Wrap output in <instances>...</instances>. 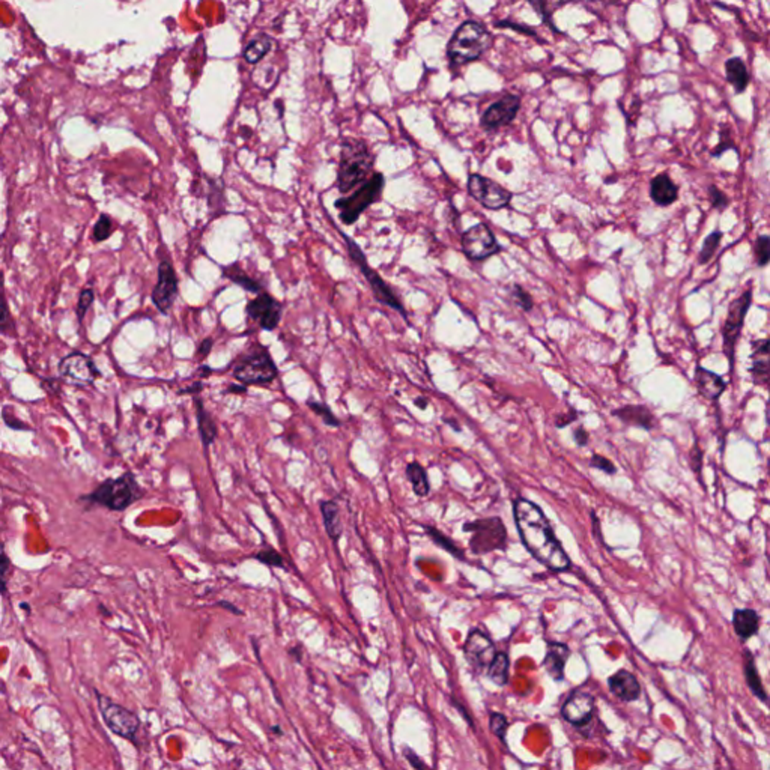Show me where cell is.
Instances as JSON below:
<instances>
[{"label": "cell", "mask_w": 770, "mask_h": 770, "mask_svg": "<svg viewBox=\"0 0 770 770\" xmlns=\"http://www.w3.org/2000/svg\"><path fill=\"white\" fill-rule=\"evenodd\" d=\"M414 405H415L417 408H420V409H426L427 405H429V402H427V399H426V397H417L415 401H414Z\"/></svg>", "instance_id": "be15d7a7"}, {"label": "cell", "mask_w": 770, "mask_h": 770, "mask_svg": "<svg viewBox=\"0 0 770 770\" xmlns=\"http://www.w3.org/2000/svg\"><path fill=\"white\" fill-rule=\"evenodd\" d=\"M404 754H405L406 760L409 762V764H411L415 770H431V769H429V767L422 762V760H420V757L413 751V749L405 748V749H404Z\"/></svg>", "instance_id": "816d5d0a"}, {"label": "cell", "mask_w": 770, "mask_h": 770, "mask_svg": "<svg viewBox=\"0 0 770 770\" xmlns=\"http://www.w3.org/2000/svg\"><path fill=\"white\" fill-rule=\"evenodd\" d=\"M94 303V292L89 291V289H86V291L82 292V295H80V299H78V306H77V316L80 321L85 318L87 308L91 307V304Z\"/></svg>", "instance_id": "f907efd6"}, {"label": "cell", "mask_w": 770, "mask_h": 770, "mask_svg": "<svg viewBox=\"0 0 770 770\" xmlns=\"http://www.w3.org/2000/svg\"><path fill=\"white\" fill-rule=\"evenodd\" d=\"M613 415L626 426L643 427L646 431L655 427V415L646 405H625L614 409Z\"/></svg>", "instance_id": "44dd1931"}, {"label": "cell", "mask_w": 770, "mask_h": 770, "mask_svg": "<svg viewBox=\"0 0 770 770\" xmlns=\"http://www.w3.org/2000/svg\"><path fill=\"white\" fill-rule=\"evenodd\" d=\"M59 373L68 384L76 387L91 385L98 376H101L92 359L83 352H71L64 357L59 363Z\"/></svg>", "instance_id": "4fadbf2b"}, {"label": "cell", "mask_w": 770, "mask_h": 770, "mask_svg": "<svg viewBox=\"0 0 770 770\" xmlns=\"http://www.w3.org/2000/svg\"><path fill=\"white\" fill-rule=\"evenodd\" d=\"M289 655H291V656L294 657V661H295V662H301V661H303V650H301V647H299V646L289 648Z\"/></svg>", "instance_id": "680465c9"}, {"label": "cell", "mask_w": 770, "mask_h": 770, "mask_svg": "<svg viewBox=\"0 0 770 770\" xmlns=\"http://www.w3.org/2000/svg\"><path fill=\"white\" fill-rule=\"evenodd\" d=\"M573 438H575V443L579 445V447H585L588 444V432L585 431L584 427H578L573 431Z\"/></svg>", "instance_id": "11a10c76"}, {"label": "cell", "mask_w": 770, "mask_h": 770, "mask_svg": "<svg viewBox=\"0 0 770 770\" xmlns=\"http://www.w3.org/2000/svg\"><path fill=\"white\" fill-rule=\"evenodd\" d=\"M217 605H218V606H222V608H224V609H227V611H231V613H234V614H236V615H243L241 609H238V606H235V605L231 604V602H227V601H220V602H217Z\"/></svg>", "instance_id": "6f0895ef"}, {"label": "cell", "mask_w": 770, "mask_h": 770, "mask_svg": "<svg viewBox=\"0 0 770 770\" xmlns=\"http://www.w3.org/2000/svg\"><path fill=\"white\" fill-rule=\"evenodd\" d=\"M227 392H229V393H245V392H247V387H245V385H235V384H232V385H229Z\"/></svg>", "instance_id": "91938a15"}, {"label": "cell", "mask_w": 770, "mask_h": 770, "mask_svg": "<svg viewBox=\"0 0 770 770\" xmlns=\"http://www.w3.org/2000/svg\"><path fill=\"white\" fill-rule=\"evenodd\" d=\"M452 701H453L455 707H456V708H459V712H461V713H462V715L465 716V719H466V722H468L469 725H471V727H473V719H471V716H468V715H466V712H465V708H464V707H462L461 704H459V703H456V701H455V699H452Z\"/></svg>", "instance_id": "94428289"}, {"label": "cell", "mask_w": 770, "mask_h": 770, "mask_svg": "<svg viewBox=\"0 0 770 770\" xmlns=\"http://www.w3.org/2000/svg\"><path fill=\"white\" fill-rule=\"evenodd\" d=\"M563 5H564V2H532V6L539 13L540 18L543 20V22L546 23V26L551 27L552 32H557V34H562V32H559L558 29L552 24L551 15H552V13L555 11L557 8H562Z\"/></svg>", "instance_id": "8d00e7d4"}, {"label": "cell", "mask_w": 770, "mask_h": 770, "mask_svg": "<svg viewBox=\"0 0 770 770\" xmlns=\"http://www.w3.org/2000/svg\"><path fill=\"white\" fill-rule=\"evenodd\" d=\"M278 375V369L268 349L259 346L244 357L234 369V376L243 385L271 384Z\"/></svg>", "instance_id": "ba28073f"}, {"label": "cell", "mask_w": 770, "mask_h": 770, "mask_svg": "<svg viewBox=\"0 0 770 770\" xmlns=\"http://www.w3.org/2000/svg\"><path fill=\"white\" fill-rule=\"evenodd\" d=\"M608 687L613 695L626 703L636 701L641 695V686L638 678L627 669H620L614 676L608 678Z\"/></svg>", "instance_id": "d6986e66"}, {"label": "cell", "mask_w": 770, "mask_h": 770, "mask_svg": "<svg viewBox=\"0 0 770 770\" xmlns=\"http://www.w3.org/2000/svg\"><path fill=\"white\" fill-rule=\"evenodd\" d=\"M513 518L522 543L539 563L552 572H566L572 567L563 545L557 539L543 510L527 498L513 501Z\"/></svg>", "instance_id": "6da1fadb"}, {"label": "cell", "mask_w": 770, "mask_h": 770, "mask_svg": "<svg viewBox=\"0 0 770 770\" xmlns=\"http://www.w3.org/2000/svg\"><path fill=\"white\" fill-rule=\"evenodd\" d=\"M489 727H491V732L499 739V740H506V733H507V728H508V721L507 718L503 715V713H491V719H489Z\"/></svg>", "instance_id": "ee69618b"}, {"label": "cell", "mask_w": 770, "mask_h": 770, "mask_svg": "<svg viewBox=\"0 0 770 770\" xmlns=\"http://www.w3.org/2000/svg\"><path fill=\"white\" fill-rule=\"evenodd\" d=\"M247 315L259 322L262 329L273 331L282 319V304L274 297L261 292L247 304Z\"/></svg>", "instance_id": "e0dca14e"}, {"label": "cell", "mask_w": 770, "mask_h": 770, "mask_svg": "<svg viewBox=\"0 0 770 770\" xmlns=\"http://www.w3.org/2000/svg\"><path fill=\"white\" fill-rule=\"evenodd\" d=\"M464 532L471 533L469 549L476 555H485L494 551H503L507 542V529L498 516L476 519L464 524Z\"/></svg>", "instance_id": "8992f818"}, {"label": "cell", "mask_w": 770, "mask_h": 770, "mask_svg": "<svg viewBox=\"0 0 770 770\" xmlns=\"http://www.w3.org/2000/svg\"><path fill=\"white\" fill-rule=\"evenodd\" d=\"M596 710L594 697L584 691H575L567 697L562 707V715L569 724L584 728L593 721Z\"/></svg>", "instance_id": "9a60e30c"}, {"label": "cell", "mask_w": 770, "mask_h": 770, "mask_svg": "<svg viewBox=\"0 0 770 770\" xmlns=\"http://www.w3.org/2000/svg\"><path fill=\"white\" fill-rule=\"evenodd\" d=\"M405 473H406V477L409 480V483H411L413 491L417 497L423 498V497H427L429 494H431V483H429L427 473H426V469L422 465H420L418 462L408 464Z\"/></svg>", "instance_id": "f546056e"}, {"label": "cell", "mask_w": 770, "mask_h": 770, "mask_svg": "<svg viewBox=\"0 0 770 770\" xmlns=\"http://www.w3.org/2000/svg\"><path fill=\"white\" fill-rule=\"evenodd\" d=\"M271 47H273V38L268 35H261L256 39H253V41L244 48L243 56L248 64L255 65L259 61H262V59L268 55L269 50H271Z\"/></svg>", "instance_id": "1f68e13d"}, {"label": "cell", "mask_w": 770, "mask_h": 770, "mask_svg": "<svg viewBox=\"0 0 770 770\" xmlns=\"http://www.w3.org/2000/svg\"><path fill=\"white\" fill-rule=\"evenodd\" d=\"M510 294H512V298L515 299V303H516L519 307H521V308L524 310V312H532L533 307H534L533 297L529 295L522 286L513 285L512 289H510Z\"/></svg>", "instance_id": "b9f144b4"}, {"label": "cell", "mask_w": 770, "mask_h": 770, "mask_svg": "<svg viewBox=\"0 0 770 770\" xmlns=\"http://www.w3.org/2000/svg\"><path fill=\"white\" fill-rule=\"evenodd\" d=\"M576 418H578V413L575 411V409H570L567 414H562V415H558L555 418V426L558 429H563L569 425H572L573 422H576Z\"/></svg>", "instance_id": "f5cc1de1"}, {"label": "cell", "mask_w": 770, "mask_h": 770, "mask_svg": "<svg viewBox=\"0 0 770 770\" xmlns=\"http://www.w3.org/2000/svg\"><path fill=\"white\" fill-rule=\"evenodd\" d=\"M570 656V650L566 644L563 643H549L548 644V652H546V656L543 659V666L546 671L549 673V676H551L554 680H557V682H559V680H563V674H564V666H566V662L567 659Z\"/></svg>", "instance_id": "cb8c5ba5"}, {"label": "cell", "mask_w": 770, "mask_h": 770, "mask_svg": "<svg viewBox=\"0 0 770 770\" xmlns=\"http://www.w3.org/2000/svg\"><path fill=\"white\" fill-rule=\"evenodd\" d=\"M345 243H346V247H348V253L349 256H351V259L354 261V264L359 268V271L363 273V276L366 277V280L370 285V289H372V292L376 298L378 303H381L390 308L396 310V312L401 313L405 319H406V312H405V307L402 304L401 299H399V297L394 294V291L392 289V286H388L383 277L379 276L375 269L369 265L367 259L363 253V250L358 247V244L355 241H352L351 238H349L346 234H342Z\"/></svg>", "instance_id": "52a82bcc"}, {"label": "cell", "mask_w": 770, "mask_h": 770, "mask_svg": "<svg viewBox=\"0 0 770 770\" xmlns=\"http://www.w3.org/2000/svg\"><path fill=\"white\" fill-rule=\"evenodd\" d=\"M143 497V491L131 473H127L117 478H107L99 483L91 494L80 498V501L91 503L106 507L115 512L133 506Z\"/></svg>", "instance_id": "277c9868"}, {"label": "cell", "mask_w": 770, "mask_h": 770, "mask_svg": "<svg viewBox=\"0 0 770 770\" xmlns=\"http://www.w3.org/2000/svg\"><path fill=\"white\" fill-rule=\"evenodd\" d=\"M375 155L366 142L354 137H346L342 142L340 163L337 172L338 192L346 194L357 185L364 184L372 176Z\"/></svg>", "instance_id": "7a4b0ae2"}, {"label": "cell", "mask_w": 770, "mask_h": 770, "mask_svg": "<svg viewBox=\"0 0 770 770\" xmlns=\"http://www.w3.org/2000/svg\"><path fill=\"white\" fill-rule=\"evenodd\" d=\"M11 576V559L0 548V593L5 594L8 590V579Z\"/></svg>", "instance_id": "bcb514c9"}, {"label": "cell", "mask_w": 770, "mask_h": 770, "mask_svg": "<svg viewBox=\"0 0 770 770\" xmlns=\"http://www.w3.org/2000/svg\"><path fill=\"white\" fill-rule=\"evenodd\" d=\"M3 420H5V423H6L9 427L15 429V431H31V427H29L26 423L20 422V420H17L15 417L9 418L6 414H3Z\"/></svg>", "instance_id": "db71d44e"}, {"label": "cell", "mask_w": 770, "mask_h": 770, "mask_svg": "<svg viewBox=\"0 0 770 770\" xmlns=\"http://www.w3.org/2000/svg\"><path fill=\"white\" fill-rule=\"evenodd\" d=\"M202 388H204V384H202V383H194L192 387H187L185 393H199Z\"/></svg>", "instance_id": "6125c7cd"}, {"label": "cell", "mask_w": 770, "mask_h": 770, "mask_svg": "<svg viewBox=\"0 0 770 770\" xmlns=\"http://www.w3.org/2000/svg\"><path fill=\"white\" fill-rule=\"evenodd\" d=\"M751 304H753V289H746V291L742 295H740L739 298H736L734 301L729 304L728 315H727V319H725V322L722 325L724 352L728 358L729 366H732V373H733V366H734L736 346H737V342L740 338V334H742L745 318H746V313H748L749 307H751Z\"/></svg>", "instance_id": "9c48e42d"}, {"label": "cell", "mask_w": 770, "mask_h": 770, "mask_svg": "<svg viewBox=\"0 0 770 770\" xmlns=\"http://www.w3.org/2000/svg\"><path fill=\"white\" fill-rule=\"evenodd\" d=\"M732 149L737 151V146H736L734 140L732 137V129H729L728 125H722L721 133H719V142L712 149V151H710V154H712V157L718 158V157H721L724 152L732 151Z\"/></svg>", "instance_id": "d590c367"}, {"label": "cell", "mask_w": 770, "mask_h": 770, "mask_svg": "<svg viewBox=\"0 0 770 770\" xmlns=\"http://www.w3.org/2000/svg\"><path fill=\"white\" fill-rule=\"evenodd\" d=\"M11 328H13V321H11V315H9V308H8L6 297H5L3 277L0 274V331H8V329Z\"/></svg>", "instance_id": "60d3db41"}, {"label": "cell", "mask_w": 770, "mask_h": 770, "mask_svg": "<svg viewBox=\"0 0 770 770\" xmlns=\"http://www.w3.org/2000/svg\"><path fill=\"white\" fill-rule=\"evenodd\" d=\"M464 653L466 661L474 668L487 669V666L494 661L497 650L494 643L489 639V636L485 632L480 631V629H473V631L466 636Z\"/></svg>", "instance_id": "ac0fdd59"}, {"label": "cell", "mask_w": 770, "mask_h": 770, "mask_svg": "<svg viewBox=\"0 0 770 770\" xmlns=\"http://www.w3.org/2000/svg\"><path fill=\"white\" fill-rule=\"evenodd\" d=\"M223 274H224L226 278L231 280V282H234L235 285L241 286L243 289H245V291H248V292H253V294L259 295L262 291V285L259 282H256L255 278L250 277L238 264H232V265L224 266Z\"/></svg>", "instance_id": "4dcf8cb0"}, {"label": "cell", "mask_w": 770, "mask_h": 770, "mask_svg": "<svg viewBox=\"0 0 770 770\" xmlns=\"http://www.w3.org/2000/svg\"><path fill=\"white\" fill-rule=\"evenodd\" d=\"M462 250L469 261L482 262L498 255L503 250V245L497 241L491 229L485 223H478L464 232Z\"/></svg>", "instance_id": "7c38bea8"}, {"label": "cell", "mask_w": 770, "mask_h": 770, "mask_svg": "<svg viewBox=\"0 0 770 770\" xmlns=\"http://www.w3.org/2000/svg\"><path fill=\"white\" fill-rule=\"evenodd\" d=\"M753 366L749 372L753 375L754 384L766 385L769 381V338H762L753 342Z\"/></svg>", "instance_id": "603a6c76"}, {"label": "cell", "mask_w": 770, "mask_h": 770, "mask_svg": "<svg viewBox=\"0 0 770 770\" xmlns=\"http://www.w3.org/2000/svg\"><path fill=\"white\" fill-rule=\"evenodd\" d=\"M494 24H495V27H499V29H512V31H516V32H519V34H524V35H528V36H532V38L537 39L539 43H545V41H542V39L539 38V35H537V32L534 31V29H533V27H529V26H527V24H522V23H513V22H510V20H498V22H495Z\"/></svg>", "instance_id": "7bdbcfd3"}, {"label": "cell", "mask_w": 770, "mask_h": 770, "mask_svg": "<svg viewBox=\"0 0 770 770\" xmlns=\"http://www.w3.org/2000/svg\"><path fill=\"white\" fill-rule=\"evenodd\" d=\"M271 732H274V733H276V736H282V734H283V732H282V728H280V727H277V725L271 727Z\"/></svg>", "instance_id": "03108f58"}, {"label": "cell", "mask_w": 770, "mask_h": 770, "mask_svg": "<svg viewBox=\"0 0 770 770\" xmlns=\"http://www.w3.org/2000/svg\"><path fill=\"white\" fill-rule=\"evenodd\" d=\"M319 508H321L324 527L328 537L337 543L343 534V525L340 522V508L337 503L333 501V499H325V501L319 503Z\"/></svg>", "instance_id": "4316f807"}, {"label": "cell", "mask_w": 770, "mask_h": 770, "mask_svg": "<svg viewBox=\"0 0 770 770\" xmlns=\"http://www.w3.org/2000/svg\"><path fill=\"white\" fill-rule=\"evenodd\" d=\"M199 370H201V376H202V378H205L206 375L211 373V367H208V366H201V367H199Z\"/></svg>", "instance_id": "e7e4bbea"}, {"label": "cell", "mask_w": 770, "mask_h": 770, "mask_svg": "<svg viewBox=\"0 0 770 770\" xmlns=\"http://www.w3.org/2000/svg\"><path fill=\"white\" fill-rule=\"evenodd\" d=\"M22 608H23V609H26V611H29V605H26V604H22Z\"/></svg>", "instance_id": "003e7915"}, {"label": "cell", "mask_w": 770, "mask_h": 770, "mask_svg": "<svg viewBox=\"0 0 770 770\" xmlns=\"http://www.w3.org/2000/svg\"><path fill=\"white\" fill-rule=\"evenodd\" d=\"M508 656L507 653L497 652L494 661L487 666V676L498 686H504L508 682Z\"/></svg>", "instance_id": "d6a6232c"}, {"label": "cell", "mask_w": 770, "mask_h": 770, "mask_svg": "<svg viewBox=\"0 0 770 770\" xmlns=\"http://www.w3.org/2000/svg\"><path fill=\"white\" fill-rule=\"evenodd\" d=\"M689 461H691V466L694 469V473L697 474V477L701 480V476H703V450L699 448V443L695 441L692 450H691V455H689Z\"/></svg>", "instance_id": "681fc988"}, {"label": "cell", "mask_w": 770, "mask_h": 770, "mask_svg": "<svg viewBox=\"0 0 770 770\" xmlns=\"http://www.w3.org/2000/svg\"><path fill=\"white\" fill-rule=\"evenodd\" d=\"M743 673H745V680L748 683V687L749 691H751L760 701L766 703L767 701V692L766 689L763 686V682H762V677H760L758 671H757V666H755V662H754V656L751 652H745V662H743Z\"/></svg>", "instance_id": "f1b7e54d"}, {"label": "cell", "mask_w": 770, "mask_h": 770, "mask_svg": "<svg viewBox=\"0 0 770 770\" xmlns=\"http://www.w3.org/2000/svg\"><path fill=\"white\" fill-rule=\"evenodd\" d=\"M307 406L312 409V411L322 418V422L327 425V426H331V427H338L340 426V420L334 415V413L331 411V408H329L328 405L322 404V402H315V401H308L307 402Z\"/></svg>", "instance_id": "74e56055"}, {"label": "cell", "mask_w": 770, "mask_h": 770, "mask_svg": "<svg viewBox=\"0 0 770 770\" xmlns=\"http://www.w3.org/2000/svg\"><path fill=\"white\" fill-rule=\"evenodd\" d=\"M519 108H521V95L506 94L485 110L480 124L486 131H495L498 128L512 124Z\"/></svg>", "instance_id": "5bb4252c"}, {"label": "cell", "mask_w": 770, "mask_h": 770, "mask_svg": "<svg viewBox=\"0 0 770 770\" xmlns=\"http://www.w3.org/2000/svg\"><path fill=\"white\" fill-rule=\"evenodd\" d=\"M590 466H593L596 469H601V471H604L605 474H609V476H614L617 473V468L614 466V464L609 461L608 457L602 456V455H593L592 459H590Z\"/></svg>", "instance_id": "c3c4849f"}, {"label": "cell", "mask_w": 770, "mask_h": 770, "mask_svg": "<svg viewBox=\"0 0 770 770\" xmlns=\"http://www.w3.org/2000/svg\"><path fill=\"white\" fill-rule=\"evenodd\" d=\"M695 384L698 393L707 399V401L713 402L722 396L727 388V383L721 376L716 375L715 372H710V370L701 366H697L695 369Z\"/></svg>", "instance_id": "7402d4cb"}, {"label": "cell", "mask_w": 770, "mask_h": 770, "mask_svg": "<svg viewBox=\"0 0 770 770\" xmlns=\"http://www.w3.org/2000/svg\"><path fill=\"white\" fill-rule=\"evenodd\" d=\"M650 197L657 206H669L678 199V185L668 173H659L650 181Z\"/></svg>", "instance_id": "ffe728a7"}, {"label": "cell", "mask_w": 770, "mask_h": 770, "mask_svg": "<svg viewBox=\"0 0 770 770\" xmlns=\"http://www.w3.org/2000/svg\"><path fill=\"white\" fill-rule=\"evenodd\" d=\"M425 529H426V534H427L429 537H431L439 548H443L444 551H447L448 554H452L453 557H456V558H459V559H462V562H464V559H465V552L453 542L452 539L447 537L443 532H439V529L435 528V527H429V525H427V527H425Z\"/></svg>", "instance_id": "836d02e7"}, {"label": "cell", "mask_w": 770, "mask_h": 770, "mask_svg": "<svg viewBox=\"0 0 770 770\" xmlns=\"http://www.w3.org/2000/svg\"><path fill=\"white\" fill-rule=\"evenodd\" d=\"M722 236H724V234L721 231H713L712 234H708L704 238L701 250H699V255H698V264L699 265H706L707 262H710V259L715 256L716 250L719 248V245H721Z\"/></svg>", "instance_id": "e575fe53"}, {"label": "cell", "mask_w": 770, "mask_h": 770, "mask_svg": "<svg viewBox=\"0 0 770 770\" xmlns=\"http://www.w3.org/2000/svg\"><path fill=\"white\" fill-rule=\"evenodd\" d=\"M178 297V278L169 261H162L158 266V282L152 291V301L159 312L167 315Z\"/></svg>", "instance_id": "2e32d148"}, {"label": "cell", "mask_w": 770, "mask_h": 770, "mask_svg": "<svg viewBox=\"0 0 770 770\" xmlns=\"http://www.w3.org/2000/svg\"><path fill=\"white\" fill-rule=\"evenodd\" d=\"M213 345H214L213 338H205V340H202V343L199 345V348H197V357H199V358H206L208 354L211 352Z\"/></svg>", "instance_id": "9f6ffc18"}, {"label": "cell", "mask_w": 770, "mask_h": 770, "mask_svg": "<svg viewBox=\"0 0 770 770\" xmlns=\"http://www.w3.org/2000/svg\"><path fill=\"white\" fill-rule=\"evenodd\" d=\"M708 197H710V205H712L713 209H718V211H724V209H727L729 205V197L716 185L708 187Z\"/></svg>", "instance_id": "f6af8a7d"}, {"label": "cell", "mask_w": 770, "mask_h": 770, "mask_svg": "<svg viewBox=\"0 0 770 770\" xmlns=\"http://www.w3.org/2000/svg\"><path fill=\"white\" fill-rule=\"evenodd\" d=\"M733 627L736 635L746 641L751 636H754L758 632L760 627V615L755 609L745 608V609H736L733 614Z\"/></svg>", "instance_id": "d4e9b609"}, {"label": "cell", "mask_w": 770, "mask_h": 770, "mask_svg": "<svg viewBox=\"0 0 770 770\" xmlns=\"http://www.w3.org/2000/svg\"><path fill=\"white\" fill-rule=\"evenodd\" d=\"M95 694L98 699V707L101 710L106 725L112 729L116 736H121L127 740L134 742L140 728V719L137 718V715L133 713L131 710L113 703L108 697L99 694L98 691H95Z\"/></svg>", "instance_id": "30bf717a"}, {"label": "cell", "mask_w": 770, "mask_h": 770, "mask_svg": "<svg viewBox=\"0 0 770 770\" xmlns=\"http://www.w3.org/2000/svg\"><path fill=\"white\" fill-rule=\"evenodd\" d=\"M466 188L474 201L492 211L508 206L513 199V194L507 188L478 173L469 175Z\"/></svg>", "instance_id": "8fae6325"}, {"label": "cell", "mask_w": 770, "mask_h": 770, "mask_svg": "<svg viewBox=\"0 0 770 770\" xmlns=\"http://www.w3.org/2000/svg\"><path fill=\"white\" fill-rule=\"evenodd\" d=\"M492 35L483 23L466 20L450 38L447 45L448 61L453 66L474 62L492 47Z\"/></svg>", "instance_id": "3957f363"}, {"label": "cell", "mask_w": 770, "mask_h": 770, "mask_svg": "<svg viewBox=\"0 0 770 770\" xmlns=\"http://www.w3.org/2000/svg\"><path fill=\"white\" fill-rule=\"evenodd\" d=\"M255 558L257 559L259 563H262L265 566H269V567H280V569H285V558L280 555L276 549L273 548H266V549H262V551H259Z\"/></svg>", "instance_id": "ab89813d"}, {"label": "cell", "mask_w": 770, "mask_h": 770, "mask_svg": "<svg viewBox=\"0 0 770 770\" xmlns=\"http://www.w3.org/2000/svg\"><path fill=\"white\" fill-rule=\"evenodd\" d=\"M110 234H112V220H110L107 215H101L94 227L95 243H103L104 239L108 238Z\"/></svg>", "instance_id": "7dc6e473"}, {"label": "cell", "mask_w": 770, "mask_h": 770, "mask_svg": "<svg viewBox=\"0 0 770 770\" xmlns=\"http://www.w3.org/2000/svg\"><path fill=\"white\" fill-rule=\"evenodd\" d=\"M384 187V175L381 172H375L352 194L337 199L334 206L338 209V217L342 220V223L354 224L370 205L376 204L381 199Z\"/></svg>", "instance_id": "5b68a950"}, {"label": "cell", "mask_w": 770, "mask_h": 770, "mask_svg": "<svg viewBox=\"0 0 770 770\" xmlns=\"http://www.w3.org/2000/svg\"><path fill=\"white\" fill-rule=\"evenodd\" d=\"M755 264L758 266H766L770 261V238L767 235H760L754 245Z\"/></svg>", "instance_id": "f35d334b"}, {"label": "cell", "mask_w": 770, "mask_h": 770, "mask_svg": "<svg viewBox=\"0 0 770 770\" xmlns=\"http://www.w3.org/2000/svg\"><path fill=\"white\" fill-rule=\"evenodd\" d=\"M725 76L736 94H743L749 86V82H751V76H749L746 64L742 61V57L728 59L725 62Z\"/></svg>", "instance_id": "484cf974"}, {"label": "cell", "mask_w": 770, "mask_h": 770, "mask_svg": "<svg viewBox=\"0 0 770 770\" xmlns=\"http://www.w3.org/2000/svg\"><path fill=\"white\" fill-rule=\"evenodd\" d=\"M194 406H196V414H197L199 434H201V439H202L204 445L208 447V445H211L215 441V438L218 435L217 425L214 422V418L211 417V414H209L205 409V405H204L201 397L194 396Z\"/></svg>", "instance_id": "83f0119b"}]
</instances>
